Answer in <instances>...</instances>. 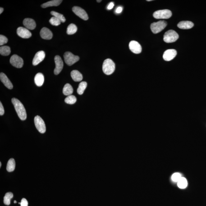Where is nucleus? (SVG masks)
Returning <instances> with one entry per match:
<instances>
[{"label":"nucleus","mask_w":206,"mask_h":206,"mask_svg":"<svg viewBox=\"0 0 206 206\" xmlns=\"http://www.w3.org/2000/svg\"><path fill=\"white\" fill-rule=\"evenodd\" d=\"M11 102L15 107V110L19 118L24 121L26 119V111L24 105L17 98H14L11 99Z\"/></svg>","instance_id":"nucleus-1"},{"label":"nucleus","mask_w":206,"mask_h":206,"mask_svg":"<svg viewBox=\"0 0 206 206\" xmlns=\"http://www.w3.org/2000/svg\"><path fill=\"white\" fill-rule=\"evenodd\" d=\"M115 65L114 62L110 59L105 60L102 65L103 73L107 75H110L115 71Z\"/></svg>","instance_id":"nucleus-2"},{"label":"nucleus","mask_w":206,"mask_h":206,"mask_svg":"<svg viewBox=\"0 0 206 206\" xmlns=\"http://www.w3.org/2000/svg\"><path fill=\"white\" fill-rule=\"evenodd\" d=\"M178 38V34L176 31L173 30H170L165 33L163 40L166 43H172L177 41Z\"/></svg>","instance_id":"nucleus-3"},{"label":"nucleus","mask_w":206,"mask_h":206,"mask_svg":"<svg viewBox=\"0 0 206 206\" xmlns=\"http://www.w3.org/2000/svg\"><path fill=\"white\" fill-rule=\"evenodd\" d=\"M167 25L166 21L162 20L157 22H154L151 24L150 29L154 34H157L163 30Z\"/></svg>","instance_id":"nucleus-4"},{"label":"nucleus","mask_w":206,"mask_h":206,"mask_svg":"<svg viewBox=\"0 0 206 206\" xmlns=\"http://www.w3.org/2000/svg\"><path fill=\"white\" fill-rule=\"evenodd\" d=\"M64 58L65 62L69 66L74 64L80 60L79 56H75L70 52H65L64 55Z\"/></svg>","instance_id":"nucleus-5"},{"label":"nucleus","mask_w":206,"mask_h":206,"mask_svg":"<svg viewBox=\"0 0 206 206\" xmlns=\"http://www.w3.org/2000/svg\"><path fill=\"white\" fill-rule=\"evenodd\" d=\"M172 16V12L167 9L159 10L153 13V16L156 19H168Z\"/></svg>","instance_id":"nucleus-6"},{"label":"nucleus","mask_w":206,"mask_h":206,"mask_svg":"<svg viewBox=\"0 0 206 206\" xmlns=\"http://www.w3.org/2000/svg\"><path fill=\"white\" fill-rule=\"evenodd\" d=\"M34 124L37 130L41 133H44L46 131L45 124L41 118L39 116H36L34 119Z\"/></svg>","instance_id":"nucleus-7"},{"label":"nucleus","mask_w":206,"mask_h":206,"mask_svg":"<svg viewBox=\"0 0 206 206\" xmlns=\"http://www.w3.org/2000/svg\"><path fill=\"white\" fill-rule=\"evenodd\" d=\"M10 63L14 67L21 68L24 65L23 59L16 55H13L10 59Z\"/></svg>","instance_id":"nucleus-8"},{"label":"nucleus","mask_w":206,"mask_h":206,"mask_svg":"<svg viewBox=\"0 0 206 206\" xmlns=\"http://www.w3.org/2000/svg\"><path fill=\"white\" fill-rule=\"evenodd\" d=\"M54 61L56 63V68L54 69L55 75H58L62 71L63 66V63L61 57L58 56H55Z\"/></svg>","instance_id":"nucleus-9"},{"label":"nucleus","mask_w":206,"mask_h":206,"mask_svg":"<svg viewBox=\"0 0 206 206\" xmlns=\"http://www.w3.org/2000/svg\"><path fill=\"white\" fill-rule=\"evenodd\" d=\"M72 11L75 14L83 20H87L89 19L86 11L81 8L75 6L73 8Z\"/></svg>","instance_id":"nucleus-10"},{"label":"nucleus","mask_w":206,"mask_h":206,"mask_svg":"<svg viewBox=\"0 0 206 206\" xmlns=\"http://www.w3.org/2000/svg\"><path fill=\"white\" fill-rule=\"evenodd\" d=\"M129 48L130 51L135 54H139L141 53L142 47L140 45L137 41H131L129 43Z\"/></svg>","instance_id":"nucleus-11"},{"label":"nucleus","mask_w":206,"mask_h":206,"mask_svg":"<svg viewBox=\"0 0 206 206\" xmlns=\"http://www.w3.org/2000/svg\"><path fill=\"white\" fill-rule=\"evenodd\" d=\"M17 34L19 36L24 39H28L31 36V33L26 28L20 27L17 29Z\"/></svg>","instance_id":"nucleus-12"},{"label":"nucleus","mask_w":206,"mask_h":206,"mask_svg":"<svg viewBox=\"0 0 206 206\" xmlns=\"http://www.w3.org/2000/svg\"><path fill=\"white\" fill-rule=\"evenodd\" d=\"M45 57V53L44 51H40L36 53L33 61V64L34 66L39 64L43 61Z\"/></svg>","instance_id":"nucleus-13"},{"label":"nucleus","mask_w":206,"mask_h":206,"mask_svg":"<svg viewBox=\"0 0 206 206\" xmlns=\"http://www.w3.org/2000/svg\"><path fill=\"white\" fill-rule=\"evenodd\" d=\"M177 55V52L175 49H168L164 53L163 58L165 61H170L173 59Z\"/></svg>","instance_id":"nucleus-14"},{"label":"nucleus","mask_w":206,"mask_h":206,"mask_svg":"<svg viewBox=\"0 0 206 206\" xmlns=\"http://www.w3.org/2000/svg\"><path fill=\"white\" fill-rule=\"evenodd\" d=\"M40 35L43 39L49 40L52 39L53 36V34L49 29L47 28L44 27L41 30Z\"/></svg>","instance_id":"nucleus-15"},{"label":"nucleus","mask_w":206,"mask_h":206,"mask_svg":"<svg viewBox=\"0 0 206 206\" xmlns=\"http://www.w3.org/2000/svg\"><path fill=\"white\" fill-rule=\"evenodd\" d=\"M0 79L4 85L9 89H11L13 88L12 83L7 76L4 73H1L0 74Z\"/></svg>","instance_id":"nucleus-16"},{"label":"nucleus","mask_w":206,"mask_h":206,"mask_svg":"<svg viewBox=\"0 0 206 206\" xmlns=\"http://www.w3.org/2000/svg\"><path fill=\"white\" fill-rule=\"evenodd\" d=\"M23 24L26 29L30 30H33L35 29L36 27V24L35 21L31 19L26 18L24 19Z\"/></svg>","instance_id":"nucleus-17"},{"label":"nucleus","mask_w":206,"mask_h":206,"mask_svg":"<svg viewBox=\"0 0 206 206\" xmlns=\"http://www.w3.org/2000/svg\"><path fill=\"white\" fill-rule=\"evenodd\" d=\"M194 24L191 21H186L180 22L177 24L178 27L181 29H189L194 26Z\"/></svg>","instance_id":"nucleus-18"},{"label":"nucleus","mask_w":206,"mask_h":206,"mask_svg":"<svg viewBox=\"0 0 206 206\" xmlns=\"http://www.w3.org/2000/svg\"><path fill=\"white\" fill-rule=\"evenodd\" d=\"M44 76L41 73H38L34 77V82L38 86H41L44 83Z\"/></svg>","instance_id":"nucleus-19"},{"label":"nucleus","mask_w":206,"mask_h":206,"mask_svg":"<svg viewBox=\"0 0 206 206\" xmlns=\"http://www.w3.org/2000/svg\"><path fill=\"white\" fill-rule=\"evenodd\" d=\"M71 76L73 80L75 81L80 82L83 80V75L78 71L73 70L71 73Z\"/></svg>","instance_id":"nucleus-20"},{"label":"nucleus","mask_w":206,"mask_h":206,"mask_svg":"<svg viewBox=\"0 0 206 206\" xmlns=\"http://www.w3.org/2000/svg\"><path fill=\"white\" fill-rule=\"evenodd\" d=\"M62 0H53L43 4L41 5V7L43 8H46L52 7V6H57L62 3Z\"/></svg>","instance_id":"nucleus-21"},{"label":"nucleus","mask_w":206,"mask_h":206,"mask_svg":"<svg viewBox=\"0 0 206 206\" xmlns=\"http://www.w3.org/2000/svg\"><path fill=\"white\" fill-rule=\"evenodd\" d=\"M73 89L72 86L68 83L65 84L63 89V93L65 96L71 95L73 94Z\"/></svg>","instance_id":"nucleus-22"},{"label":"nucleus","mask_w":206,"mask_h":206,"mask_svg":"<svg viewBox=\"0 0 206 206\" xmlns=\"http://www.w3.org/2000/svg\"><path fill=\"white\" fill-rule=\"evenodd\" d=\"M15 162L14 158H11L8 162L7 170L8 172H12L15 170Z\"/></svg>","instance_id":"nucleus-23"},{"label":"nucleus","mask_w":206,"mask_h":206,"mask_svg":"<svg viewBox=\"0 0 206 206\" xmlns=\"http://www.w3.org/2000/svg\"><path fill=\"white\" fill-rule=\"evenodd\" d=\"M77 31V27L76 25L74 24H71L68 25L66 31V33L68 35H71L75 34Z\"/></svg>","instance_id":"nucleus-24"},{"label":"nucleus","mask_w":206,"mask_h":206,"mask_svg":"<svg viewBox=\"0 0 206 206\" xmlns=\"http://www.w3.org/2000/svg\"><path fill=\"white\" fill-rule=\"evenodd\" d=\"M10 47L7 46H3L0 47V53L3 56H7L11 53Z\"/></svg>","instance_id":"nucleus-25"},{"label":"nucleus","mask_w":206,"mask_h":206,"mask_svg":"<svg viewBox=\"0 0 206 206\" xmlns=\"http://www.w3.org/2000/svg\"><path fill=\"white\" fill-rule=\"evenodd\" d=\"M13 194L11 192L6 193L4 198V203L6 205H9L11 204V199L13 197Z\"/></svg>","instance_id":"nucleus-26"},{"label":"nucleus","mask_w":206,"mask_h":206,"mask_svg":"<svg viewBox=\"0 0 206 206\" xmlns=\"http://www.w3.org/2000/svg\"><path fill=\"white\" fill-rule=\"evenodd\" d=\"M87 83L86 82L82 81L79 84L78 88L77 89V93L79 95H82L84 93V91L86 89Z\"/></svg>","instance_id":"nucleus-27"},{"label":"nucleus","mask_w":206,"mask_h":206,"mask_svg":"<svg viewBox=\"0 0 206 206\" xmlns=\"http://www.w3.org/2000/svg\"><path fill=\"white\" fill-rule=\"evenodd\" d=\"M177 185L181 189H185L187 185V182L186 179L184 177H182L177 182Z\"/></svg>","instance_id":"nucleus-28"},{"label":"nucleus","mask_w":206,"mask_h":206,"mask_svg":"<svg viewBox=\"0 0 206 206\" xmlns=\"http://www.w3.org/2000/svg\"><path fill=\"white\" fill-rule=\"evenodd\" d=\"M77 99L76 97L73 95H71L68 96L65 98V101L66 103L69 104H73L76 103Z\"/></svg>","instance_id":"nucleus-29"},{"label":"nucleus","mask_w":206,"mask_h":206,"mask_svg":"<svg viewBox=\"0 0 206 206\" xmlns=\"http://www.w3.org/2000/svg\"><path fill=\"white\" fill-rule=\"evenodd\" d=\"M51 14L53 16H55L61 22L64 23L66 21V19L62 14L58 13L55 11H51Z\"/></svg>","instance_id":"nucleus-30"},{"label":"nucleus","mask_w":206,"mask_h":206,"mask_svg":"<svg viewBox=\"0 0 206 206\" xmlns=\"http://www.w3.org/2000/svg\"><path fill=\"white\" fill-rule=\"evenodd\" d=\"M49 22L52 25L58 26L61 24V22L57 18L53 16V17L51 18L50 20H49Z\"/></svg>","instance_id":"nucleus-31"},{"label":"nucleus","mask_w":206,"mask_h":206,"mask_svg":"<svg viewBox=\"0 0 206 206\" xmlns=\"http://www.w3.org/2000/svg\"><path fill=\"white\" fill-rule=\"evenodd\" d=\"M182 177L180 173H175L172 175L171 178L174 181L177 182Z\"/></svg>","instance_id":"nucleus-32"},{"label":"nucleus","mask_w":206,"mask_h":206,"mask_svg":"<svg viewBox=\"0 0 206 206\" xmlns=\"http://www.w3.org/2000/svg\"><path fill=\"white\" fill-rule=\"evenodd\" d=\"M8 42V39L6 36L4 35H0V45L2 46L6 44Z\"/></svg>","instance_id":"nucleus-33"},{"label":"nucleus","mask_w":206,"mask_h":206,"mask_svg":"<svg viewBox=\"0 0 206 206\" xmlns=\"http://www.w3.org/2000/svg\"><path fill=\"white\" fill-rule=\"evenodd\" d=\"M21 206H28V202L26 199L23 198L22 199L21 202H20Z\"/></svg>","instance_id":"nucleus-34"},{"label":"nucleus","mask_w":206,"mask_h":206,"mask_svg":"<svg viewBox=\"0 0 206 206\" xmlns=\"http://www.w3.org/2000/svg\"><path fill=\"white\" fill-rule=\"evenodd\" d=\"M4 110L1 102H0V115L2 116L4 114Z\"/></svg>","instance_id":"nucleus-35"},{"label":"nucleus","mask_w":206,"mask_h":206,"mask_svg":"<svg viewBox=\"0 0 206 206\" xmlns=\"http://www.w3.org/2000/svg\"><path fill=\"white\" fill-rule=\"evenodd\" d=\"M123 11V8L122 7H119L116 9V13L117 14H120Z\"/></svg>","instance_id":"nucleus-36"},{"label":"nucleus","mask_w":206,"mask_h":206,"mask_svg":"<svg viewBox=\"0 0 206 206\" xmlns=\"http://www.w3.org/2000/svg\"><path fill=\"white\" fill-rule=\"evenodd\" d=\"M114 6V4L113 2H111L109 4L108 7H107V9L108 10H111L113 9V7Z\"/></svg>","instance_id":"nucleus-37"},{"label":"nucleus","mask_w":206,"mask_h":206,"mask_svg":"<svg viewBox=\"0 0 206 206\" xmlns=\"http://www.w3.org/2000/svg\"><path fill=\"white\" fill-rule=\"evenodd\" d=\"M3 11L4 9L3 8L1 7V8H0V14H2L3 12Z\"/></svg>","instance_id":"nucleus-38"},{"label":"nucleus","mask_w":206,"mask_h":206,"mask_svg":"<svg viewBox=\"0 0 206 206\" xmlns=\"http://www.w3.org/2000/svg\"><path fill=\"white\" fill-rule=\"evenodd\" d=\"M102 1H97V2H101Z\"/></svg>","instance_id":"nucleus-39"},{"label":"nucleus","mask_w":206,"mask_h":206,"mask_svg":"<svg viewBox=\"0 0 206 206\" xmlns=\"http://www.w3.org/2000/svg\"><path fill=\"white\" fill-rule=\"evenodd\" d=\"M1 165H2V164H1V162H0V167H1Z\"/></svg>","instance_id":"nucleus-40"},{"label":"nucleus","mask_w":206,"mask_h":206,"mask_svg":"<svg viewBox=\"0 0 206 206\" xmlns=\"http://www.w3.org/2000/svg\"><path fill=\"white\" fill-rule=\"evenodd\" d=\"M14 203H17V202H16V201L15 200L14 202Z\"/></svg>","instance_id":"nucleus-41"},{"label":"nucleus","mask_w":206,"mask_h":206,"mask_svg":"<svg viewBox=\"0 0 206 206\" xmlns=\"http://www.w3.org/2000/svg\"><path fill=\"white\" fill-rule=\"evenodd\" d=\"M152 1V0H148V1Z\"/></svg>","instance_id":"nucleus-42"}]
</instances>
